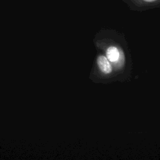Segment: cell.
Here are the masks:
<instances>
[{"label": "cell", "mask_w": 160, "mask_h": 160, "mask_svg": "<svg viewBox=\"0 0 160 160\" xmlns=\"http://www.w3.org/2000/svg\"><path fill=\"white\" fill-rule=\"evenodd\" d=\"M97 62L99 69L105 74L110 73L112 71L111 65L110 64L108 58L104 56H99L98 58Z\"/></svg>", "instance_id": "cell-1"}, {"label": "cell", "mask_w": 160, "mask_h": 160, "mask_svg": "<svg viewBox=\"0 0 160 160\" xmlns=\"http://www.w3.org/2000/svg\"><path fill=\"white\" fill-rule=\"evenodd\" d=\"M106 56L108 59L111 62L118 61L119 57V52L118 49L114 46L109 47L106 51Z\"/></svg>", "instance_id": "cell-2"}, {"label": "cell", "mask_w": 160, "mask_h": 160, "mask_svg": "<svg viewBox=\"0 0 160 160\" xmlns=\"http://www.w3.org/2000/svg\"><path fill=\"white\" fill-rule=\"evenodd\" d=\"M146 1H148V2H151V1H155V0H144Z\"/></svg>", "instance_id": "cell-3"}]
</instances>
